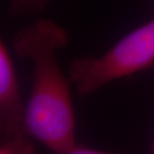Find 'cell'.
<instances>
[{
    "instance_id": "obj_3",
    "label": "cell",
    "mask_w": 154,
    "mask_h": 154,
    "mask_svg": "<svg viewBox=\"0 0 154 154\" xmlns=\"http://www.w3.org/2000/svg\"><path fill=\"white\" fill-rule=\"evenodd\" d=\"M27 124V109L10 53L0 40V153L29 154L34 152Z\"/></svg>"
},
{
    "instance_id": "obj_4",
    "label": "cell",
    "mask_w": 154,
    "mask_h": 154,
    "mask_svg": "<svg viewBox=\"0 0 154 154\" xmlns=\"http://www.w3.org/2000/svg\"><path fill=\"white\" fill-rule=\"evenodd\" d=\"M13 13L41 10L52 0H7Z\"/></svg>"
},
{
    "instance_id": "obj_2",
    "label": "cell",
    "mask_w": 154,
    "mask_h": 154,
    "mask_svg": "<svg viewBox=\"0 0 154 154\" xmlns=\"http://www.w3.org/2000/svg\"><path fill=\"white\" fill-rule=\"evenodd\" d=\"M153 64L154 19L119 40L102 56L74 59L69 66V80L80 96H86Z\"/></svg>"
},
{
    "instance_id": "obj_5",
    "label": "cell",
    "mask_w": 154,
    "mask_h": 154,
    "mask_svg": "<svg viewBox=\"0 0 154 154\" xmlns=\"http://www.w3.org/2000/svg\"><path fill=\"white\" fill-rule=\"evenodd\" d=\"M152 152L154 153V143H153V146H152Z\"/></svg>"
},
{
    "instance_id": "obj_1",
    "label": "cell",
    "mask_w": 154,
    "mask_h": 154,
    "mask_svg": "<svg viewBox=\"0 0 154 154\" xmlns=\"http://www.w3.org/2000/svg\"><path fill=\"white\" fill-rule=\"evenodd\" d=\"M67 43L65 29L49 19L24 27L13 40L16 54L33 65L32 91L26 106L29 132L60 154H73L78 145L69 82L56 59L57 51Z\"/></svg>"
}]
</instances>
